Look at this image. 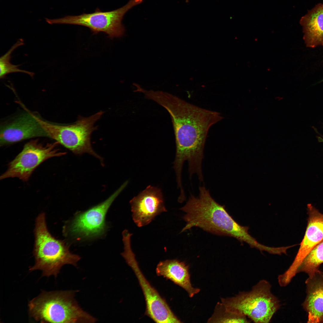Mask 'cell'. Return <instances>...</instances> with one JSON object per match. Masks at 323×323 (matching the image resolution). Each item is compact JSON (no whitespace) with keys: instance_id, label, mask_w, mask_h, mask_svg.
I'll return each mask as SVG.
<instances>
[{"instance_id":"1","label":"cell","mask_w":323,"mask_h":323,"mask_svg":"<svg viewBox=\"0 0 323 323\" xmlns=\"http://www.w3.org/2000/svg\"><path fill=\"white\" fill-rule=\"evenodd\" d=\"M145 97L163 106L171 116L176 144L173 167L177 182H182V166L186 161L188 162L190 178L196 174L200 182H203L202 164L207 135L210 127L223 119L220 114L163 91L147 90Z\"/></svg>"},{"instance_id":"2","label":"cell","mask_w":323,"mask_h":323,"mask_svg":"<svg viewBox=\"0 0 323 323\" xmlns=\"http://www.w3.org/2000/svg\"><path fill=\"white\" fill-rule=\"evenodd\" d=\"M199 189L198 196L191 194L186 204L180 209L185 213L183 219L186 223L181 232L196 227L214 234L234 237L252 248L258 246L259 243L249 233L248 227L238 223L225 206L217 203L204 186Z\"/></svg>"},{"instance_id":"3","label":"cell","mask_w":323,"mask_h":323,"mask_svg":"<svg viewBox=\"0 0 323 323\" xmlns=\"http://www.w3.org/2000/svg\"><path fill=\"white\" fill-rule=\"evenodd\" d=\"M72 290L42 291L28 304L30 317L43 323H94L96 319L83 310Z\"/></svg>"},{"instance_id":"4","label":"cell","mask_w":323,"mask_h":323,"mask_svg":"<svg viewBox=\"0 0 323 323\" xmlns=\"http://www.w3.org/2000/svg\"><path fill=\"white\" fill-rule=\"evenodd\" d=\"M34 233L33 254L35 262L30 267V271L40 270L42 276L56 277L64 265L77 266L80 258L71 252L65 241L56 238L51 234L44 213H40L36 217Z\"/></svg>"},{"instance_id":"5","label":"cell","mask_w":323,"mask_h":323,"mask_svg":"<svg viewBox=\"0 0 323 323\" xmlns=\"http://www.w3.org/2000/svg\"><path fill=\"white\" fill-rule=\"evenodd\" d=\"M271 285L260 280L248 292H240L234 297L221 298L228 311L248 317L255 323H269L279 308L280 302L271 291Z\"/></svg>"},{"instance_id":"6","label":"cell","mask_w":323,"mask_h":323,"mask_svg":"<svg viewBox=\"0 0 323 323\" xmlns=\"http://www.w3.org/2000/svg\"><path fill=\"white\" fill-rule=\"evenodd\" d=\"M103 113L100 111L87 117L79 116L74 123L67 125L54 124L43 120L32 112L31 114L40 124L48 137L54 139L76 155L88 153L101 160L102 158L92 147L91 136L92 132L97 129V127L94 126L95 123L100 118Z\"/></svg>"},{"instance_id":"7","label":"cell","mask_w":323,"mask_h":323,"mask_svg":"<svg viewBox=\"0 0 323 323\" xmlns=\"http://www.w3.org/2000/svg\"><path fill=\"white\" fill-rule=\"evenodd\" d=\"M144 0H129L124 6L117 9L103 12L97 8L89 13H83L77 16H68L63 17L50 19L46 21L50 24H68L83 26L89 28L94 34L103 32L111 38L122 36L125 31L122 23L124 16L130 9L140 4Z\"/></svg>"},{"instance_id":"8","label":"cell","mask_w":323,"mask_h":323,"mask_svg":"<svg viewBox=\"0 0 323 323\" xmlns=\"http://www.w3.org/2000/svg\"><path fill=\"white\" fill-rule=\"evenodd\" d=\"M57 141L44 144L38 140H32L24 145L22 151L9 164L0 180L17 177L27 181L33 171L40 164L51 158L65 154L60 151Z\"/></svg>"},{"instance_id":"9","label":"cell","mask_w":323,"mask_h":323,"mask_svg":"<svg viewBox=\"0 0 323 323\" xmlns=\"http://www.w3.org/2000/svg\"><path fill=\"white\" fill-rule=\"evenodd\" d=\"M125 182L107 199L86 211L76 215L64 226L63 233L81 238H90L103 234L106 229L105 217L112 202L127 185Z\"/></svg>"},{"instance_id":"10","label":"cell","mask_w":323,"mask_h":323,"mask_svg":"<svg viewBox=\"0 0 323 323\" xmlns=\"http://www.w3.org/2000/svg\"><path fill=\"white\" fill-rule=\"evenodd\" d=\"M134 271L143 293L146 302V315L156 323H181L166 301L146 279L141 271L130 245L124 246L121 254Z\"/></svg>"},{"instance_id":"11","label":"cell","mask_w":323,"mask_h":323,"mask_svg":"<svg viewBox=\"0 0 323 323\" xmlns=\"http://www.w3.org/2000/svg\"><path fill=\"white\" fill-rule=\"evenodd\" d=\"M129 203L133 220L139 227L147 225L156 216L167 211L161 190L150 185L134 197Z\"/></svg>"},{"instance_id":"12","label":"cell","mask_w":323,"mask_h":323,"mask_svg":"<svg viewBox=\"0 0 323 323\" xmlns=\"http://www.w3.org/2000/svg\"><path fill=\"white\" fill-rule=\"evenodd\" d=\"M308 217L304 238L294 260L283 274L284 278L290 281L296 274L298 267L308 254L323 240V214L311 204L307 205Z\"/></svg>"},{"instance_id":"13","label":"cell","mask_w":323,"mask_h":323,"mask_svg":"<svg viewBox=\"0 0 323 323\" xmlns=\"http://www.w3.org/2000/svg\"><path fill=\"white\" fill-rule=\"evenodd\" d=\"M26 111L27 112L1 125V146L33 138L48 136L37 121Z\"/></svg>"},{"instance_id":"14","label":"cell","mask_w":323,"mask_h":323,"mask_svg":"<svg viewBox=\"0 0 323 323\" xmlns=\"http://www.w3.org/2000/svg\"><path fill=\"white\" fill-rule=\"evenodd\" d=\"M308 275L307 295L302 304L308 314L307 322L323 323V272L318 269Z\"/></svg>"},{"instance_id":"15","label":"cell","mask_w":323,"mask_h":323,"mask_svg":"<svg viewBox=\"0 0 323 323\" xmlns=\"http://www.w3.org/2000/svg\"><path fill=\"white\" fill-rule=\"evenodd\" d=\"M156 272L157 275L163 276L182 287L190 298L193 297L200 290L199 288L192 286L190 280L189 266L184 262L177 259L160 261L157 266Z\"/></svg>"},{"instance_id":"16","label":"cell","mask_w":323,"mask_h":323,"mask_svg":"<svg viewBox=\"0 0 323 323\" xmlns=\"http://www.w3.org/2000/svg\"><path fill=\"white\" fill-rule=\"evenodd\" d=\"M300 23L302 27L303 39L307 47L323 46V4H318L308 10L301 17Z\"/></svg>"},{"instance_id":"17","label":"cell","mask_w":323,"mask_h":323,"mask_svg":"<svg viewBox=\"0 0 323 323\" xmlns=\"http://www.w3.org/2000/svg\"><path fill=\"white\" fill-rule=\"evenodd\" d=\"M323 263V240L315 246L304 259L296 273L304 272L307 274L319 269Z\"/></svg>"},{"instance_id":"18","label":"cell","mask_w":323,"mask_h":323,"mask_svg":"<svg viewBox=\"0 0 323 323\" xmlns=\"http://www.w3.org/2000/svg\"><path fill=\"white\" fill-rule=\"evenodd\" d=\"M245 316L239 315L228 310L221 302L216 304L212 315L208 320V323H249Z\"/></svg>"},{"instance_id":"19","label":"cell","mask_w":323,"mask_h":323,"mask_svg":"<svg viewBox=\"0 0 323 323\" xmlns=\"http://www.w3.org/2000/svg\"><path fill=\"white\" fill-rule=\"evenodd\" d=\"M24 44V41L22 39L18 40L10 48L5 54L1 57L0 58V78L1 79L5 78L6 76L10 73L22 72L27 74L31 77H33L34 75L32 72L21 70L18 67L20 65H14L11 63L10 61L12 57L11 54L18 47Z\"/></svg>"},{"instance_id":"20","label":"cell","mask_w":323,"mask_h":323,"mask_svg":"<svg viewBox=\"0 0 323 323\" xmlns=\"http://www.w3.org/2000/svg\"><path fill=\"white\" fill-rule=\"evenodd\" d=\"M318 138L319 141L323 142V136H319L318 137Z\"/></svg>"}]
</instances>
